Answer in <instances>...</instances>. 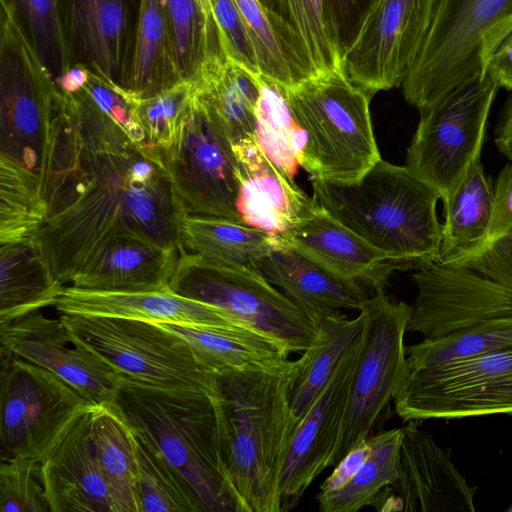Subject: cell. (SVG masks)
<instances>
[{
    "mask_svg": "<svg viewBox=\"0 0 512 512\" xmlns=\"http://www.w3.org/2000/svg\"><path fill=\"white\" fill-rule=\"evenodd\" d=\"M363 321L341 311L325 316L316 327L310 346L295 361L289 388V405L298 425L330 380L340 359L356 340Z\"/></svg>",
    "mask_w": 512,
    "mask_h": 512,
    "instance_id": "obj_32",
    "label": "cell"
},
{
    "mask_svg": "<svg viewBox=\"0 0 512 512\" xmlns=\"http://www.w3.org/2000/svg\"><path fill=\"white\" fill-rule=\"evenodd\" d=\"M508 511H512V504H511V506L509 507Z\"/></svg>",
    "mask_w": 512,
    "mask_h": 512,
    "instance_id": "obj_55",
    "label": "cell"
},
{
    "mask_svg": "<svg viewBox=\"0 0 512 512\" xmlns=\"http://www.w3.org/2000/svg\"><path fill=\"white\" fill-rule=\"evenodd\" d=\"M195 95V83L183 80L138 100V116L147 144L164 151L174 143L192 113Z\"/></svg>",
    "mask_w": 512,
    "mask_h": 512,
    "instance_id": "obj_44",
    "label": "cell"
},
{
    "mask_svg": "<svg viewBox=\"0 0 512 512\" xmlns=\"http://www.w3.org/2000/svg\"><path fill=\"white\" fill-rule=\"evenodd\" d=\"M358 311L363 325L331 467L372 436L406 372L404 335L410 305L392 300L384 291H378L368 296Z\"/></svg>",
    "mask_w": 512,
    "mask_h": 512,
    "instance_id": "obj_9",
    "label": "cell"
},
{
    "mask_svg": "<svg viewBox=\"0 0 512 512\" xmlns=\"http://www.w3.org/2000/svg\"><path fill=\"white\" fill-rule=\"evenodd\" d=\"M135 438L141 512H204L191 486L139 438Z\"/></svg>",
    "mask_w": 512,
    "mask_h": 512,
    "instance_id": "obj_43",
    "label": "cell"
},
{
    "mask_svg": "<svg viewBox=\"0 0 512 512\" xmlns=\"http://www.w3.org/2000/svg\"><path fill=\"white\" fill-rule=\"evenodd\" d=\"M240 182L237 208L247 225L282 235L310 216L318 204L277 167L258 139L233 145Z\"/></svg>",
    "mask_w": 512,
    "mask_h": 512,
    "instance_id": "obj_22",
    "label": "cell"
},
{
    "mask_svg": "<svg viewBox=\"0 0 512 512\" xmlns=\"http://www.w3.org/2000/svg\"><path fill=\"white\" fill-rule=\"evenodd\" d=\"M200 1L203 2L207 7L211 8L210 0H200Z\"/></svg>",
    "mask_w": 512,
    "mask_h": 512,
    "instance_id": "obj_54",
    "label": "cell"
},
{
    "mask_svg": "<svg viewBox=\"0 0 512 512\" xmlns=\"http://www.w3.org/2000/svg\"><path fill=\"white\" fill-rule=\"evenodd\" d=\"M167 10L182 80L196 82L209 65L229 59L211 8L200 0H167Z\"/></svg>",
    "mask_w": 512,
    "mask_h": 512,
    "instance_id": "obj_36",
    "label": "cell"
},
{
    "mask_svg": "<svg viewBox=\"0 0 512 512\" xmlns=\"http://www.w3.org/2000/svg\"><path fill=\"white\" fill-rule=\"evenodd\" d=\"M254 47L259 73L286 89L313 75L289 51L257 0H235Z\"/></svg>",
    "mask_w": 512,
    "mask_h": 512,
    "instance_id": "obj_42",
    "label": "cell"
},
{
    "mask_svg": "<svg viewBox=\"0 0 512 512\" xmlns=\"http://www.w3.org/2000/svg\"><path fill=\"white\" fill-rule=\"evenodd\" d=\"M69 340L97 355L122 378L167 389L213 390V373L188 344L158 323L61 314Z\"/></svg>",
    "mask_w": 512,
    "mask_h": 512,
    "instance_id": "obj_8",
    "label": "cell"
},
{
    "mask_svg": "<svg viewBox=\"0 0 512 512\" xmlns=\"http://www.w3.org/2000/svg\"><path fill=\"white\" fill-rule=\"evenodd\" d=\"M370 453L369 439L351 450L335 467L331 475L320 485V492L342 488L354 476Z\"/></svg>",
    "mask_w": 512,
    "mask_h": 512,
    "instance_id": "obj_51",
    "label": "cell"
},
{
    "mask_svg": "<svg viewBox=\"0 0 512 512\" xmlns=\"http://www.w3.org/2000/svg\"><path fill=\"white\" fill-rule=\"evenodd\" d=\"M281 40L313 75L343 71L326 0H257Z\"/></svg>",
    "mask_w": 512,
    "mask_h": 512,
    "instance_id": "obj_28",
    "label": "cell"
},
{
    "mask_svg": "<svg viewBox=\"0 0 512 512\" xmlns=\"http://www.w3.org/2000/svg\"><path fill=\"white\" fill-rule=\"evenodd\" d=\"M338 49L343 59L377 0H326Z\"/></svg>",
    "mask_w": 512,
    "mask_h": 512,
    "instance_id": "obj_49",
    "label": "cell"
},
{
    "mask_svg": "<svg viewBox=\"0 0 512 512\" xmlns=\"http://www.w3.org/2000/svg\"><path fill=\"white\" fill-rule=\"evenodd\" d=\"M169 289L219 309L237 323L278 342L289 353L305 351L316 332L307 314L250 266H224L183 252Z\"/></svg>",
    "mask_w": 512,
    "mask_h": 512,
    "instance_id": "obj_7",
    "label": "cell"
},
{
    "mask_svg": "<svg viewBox=\"0 0 512 512\" xmlns=\"http://www.w3.org/2000/svg\"><path fill=\"white\" fill-rule=\"evenodd\" d=\"M393 401L403 421L512 413V346L406 369Z\"/></svg>",
    "mask_w": 512,
    "mask_h": 512,
    "instance_id": "obj_13",
    "label": "cell"
},
{
    "mask_svg": "<svg viewBox=\"0 0 512 512\" xmlns=\"http://www.w3.org/2000/svg\"><path fill=\"white\" fill-rule=\"evenodd\" d=\"M279 237L339 277L373 293L383 291L396 270L408 269L337 221L321 206Z\"/></svg>",
    "mask_w": 512,
    "mask_h": 512,
    "instance_id": "obj_23",
    "label": "cell"
},
{
    "mask_svg": "<svg viewBox=\"0 0 512 512\" xmlns=\"http://www.w3.org/2000/svg\"><path fill=\"white\" fill-rule=\"evenodd\" d=\"M91 438L115 512H141L132 429L111 406L98 405L92 414Z\"/></svg>",
    "mask_w": 512,
    "mask_h": 512,
    "instance_id": "obj_35",
    "label": "cell"
},
{
    "mask_svg": "<svg viewBox=\"0 0 512 512\" xmlns=\"http://www.w3.org/2000/svg\"><path fill=\"white\" fill-rule=\"evenodd\" d=\"M494 141L498 150L512 162V90L500 111Z\"/></svg>",
    "mask_w": 512,
    "mask_h": 512,
    "instance_id": "obj_53",
    "label": "cell"
},
{
    "mask_svg": "<svg viewBox=\"0 0 512 512\" xmlns=\"http://www.w3.org/2000/svg\"><path fill=\"white\" fill-rule=\"evenodd\" d=\"M54 307L61 314L108 316L154 323L239 324L219 309L183 297L170 289L113 292L84 290L69 285L64 286Z\"/></svg>",
    "mask_w": 512,
    "mask_h": 512,
    "instance_id": "obj_25",
    "label": "cell"
},
{
    "mask_svg": "<svg viewBox=\"0 0 512 512\" xmlns=\"http://www.w3.org/2000/svg\"><path fill=\"white\" fill-rule=\"evenodd\" d=\"M315 202L369 244L409 268L439 262L438 193L382 158L358 179H312Z\"/></svg>",
    "mask_w": 512,
    "mask_h": 512,
    "instance_id": "obj_3",
    "label": "cell"
},
{
    "mask_svg": "<svg viewBox=\"0 0 512 512\" xmlns=\"http://www.w3.org/2000/svg\"><path fill=\"white\" fill-rule=\"evenodd\" d=\"M1 512H50L41 461L17 457L0 462Z\"/></svg>",
    "mask_w": 512,
    "mask_h": 512,
    "instance_id": "obj_45",
    "label": "cell"
},
{
    "mask_svg": "<svg viewBox=\"0 0 512 512\" xmlns=\"http://www.w3.org/2000/svg\"><path fill=\"white\" fill-rule=\"evenodd\" d=\"M213 392L123 378L112 408L191 486L204 512H243L222 466Z\"/></svg>",
    "mask_w": 512,
    "mask_h": 512,
    "instance_id": "obj_4",
    "label": "cell"
},
{
    "mask_svg": "<svg viewBox=\"0 0 512 512\" xmlns=\"http://www.w3.org/2000/svg\"><path fill=\"white\" fill-rule=\"evenodd\" d=\"M485 73L498 88L512 90V30L489 58Z\"/></svg>",
    "mask_w": 512,
    "mask_h": 512,
    "instance_id": "obj_52",
    "label": "cell"
},
{
    "mask_svg": "<svg viewBox=\"0 0 512 512\" xmlns=\"http://www.w3.org/2000/svg\"><path fill=\"white\" fill-rule=\"evenodd\" d=\"M0 153L39 173L62 91L0 1Z\"/></svg>",
    "mask_w": 512,
    "mask_h": 512,
    "instance_id": "obj_10",
    "label": "cell"
},
{
    "mask_svg": "<svg viewBox=\"0 0 512 512\" xmlns=\"http://www.w3.org/2000/svg\"><path fill=\"white\" fill-rule=\"evenodd\" d=\"M47 216L39 173L0 153V243L32 238Z\"/></svg>",
    "mask_w": 512,
    "mask_h": 512,
    "instance_id": "obj_38",
    "label": "cell"
},
{
    "mask_svg": "<svg viewBox=\"0 0 512 512\" xmlns=\"http://www.w3.org/2000/svg\"><path fill=\"white\" fill-rule=\"evenodd\" d=\"M460 265L512 288V233L482 255Z\"/></svg>",
    "mask_w": 512,
    "mask_h": 512,
    "instance_id": "obj_50",
    "label": "cell"
},
{
    "mask_svg": "<svg viewBox=\"0 0 512 512\" xmlns=\"http://www.w3.org/2000/svg\"><path fill=\"white\" fill-rule=\"evenodd\" d=\"M158 324L183 339L211 373L273 370L291 361L290 353L278 342L241 324Z\"/></svg>",
    "mask_w": 512,
    "mask_h": 512,
    "instance_id": "obj_27",
    "label": "cell"
},
{
    "mask_svg": "<svg viewBox=\"0 0 512 512\" xmlns=\"http://www.w3.org/2000/svg\"><path fill=\"white\" fill-rule=\"evenodd\" d=\"M1 351L62 378L91 404L111 406L122 376L97 355L73 344L59 319L40 310L0 324Z\"/></svg>",
    "mask_w": 512,
    "mask_h": 512,
    "instance_id": "obj_17",
    "label": "cell"
},
{
    "mask_svg": "<svg viewBox=\"0 0 512 512\" xmlns=\"http://www.w3.org/2000/svg\"><path fill=\"white\" fill-rule=\"evenodd\" d=\"M179 256L139 237L120 236L103 246L70 285L92 291L166 290Z\"/></svg>",
    "mask_w": 512,
    "mask_h": 512,
    "instance_id": "obj_26",
    "label": "cell"
},
{
    "mask_svg": "<svg viewBox=\"0 0 512 512\" xmlns=\"http://www.w3.org/2000/svg\"><path fill=\"white\" fill-rule=\"evenodd\" d=\"M40 170L48 216L32 239L63 285L109 241L181 254L177 198L161 152L134 141L83 89L62 91Z\"/></svg>",
    "mask_w": 512,
    "mask_h": 512,
    "instance_id": "obj_1",
    "label": "cell"
},
{
    "mask_svg": "<svg viewBox=\"0 0 512 512\" xmlns=\"http://www.w3.org/2000/svg\"><path fill=\"white\" fill-rule=\"evenodd\" d=\"M435 0H377L345 52L346 76L370 96L402 84L428 32Z\"/></svg>",
    "mask_w": 512,
    "mask_h": 512,
    "instance_id": "obj_15",
    "label": "cell"
},
{
    "mask_svg": "<svg viewBox=\"0 0 512 512\" xmlns=\"http://www.w3.org/2000/svg\"><path fill=\"white\" fill-rule=\"evenodd\" d=\"M0 324L54 306L64 286L32 238L0 243Z\"/></svg>",
    "mask_w": 512,
    "mask_h": 512,
    "instance_id": "obj_29",
    "label": "cell"
},
{
    "mask_svg": "<svg viewBox=\"0 0 512 512\" xmlns=\"http://www.w3.org/2000/svg\"><path fill=\"white\" fill-rule=\"evenodd\" d=\"M95 103L138 143H147L138 116L136 96L89 71L82 87Z\"/></svg>",
    "mask_w": 512,
    "mask_h": 512,
    "instance_id": "obj_46",
    "label": "cell"
},
{
    "mask_svg": "<svg viewBox=\"0 0 512 512\" xmlns=\"http://www.w3.org/2000/svg\"><path fill=\"white\" fill-rule=\"evenodd\" d=\"M141 0H63L72 67L124 88L131 65Z\"/></svg>",
    "mask_w": 512,
    "mask_h": 512,
    "instance_id": "obj_20",
    "label": "cell"
},
{
    "mask_svg": "<svg viewBox=\"0 0 512 512\" xmlns=\"http://www.w3.org/2000/svg\"><path fill=\"white\" fill-rule=\"evenodd\" d=\"M261 95L257 106V139L270 160L294 178L301 166L305 144L283 92L277 84L261 77Z\"/></svg>",
    "mask_w": 512,
    "mask_h": 512,
    "instance_id": "obj_41",
    "label": "cell"
},
{
    "mask_svg": "<svg viewBox=\"0 0 512 512\" xmlns=\"http://www.w3.org/2000/svg\"><path fill=\"white\" fill-rule=\"evenodd\" d=\"M94 407L74 420L41 461L50 512H115L91 438Z\"/></svg>",
    "mask_w": 512,
    "mask_h": 512,
    "instance_id": "obj_21",
    "label": "cell"
},
{
    "mask_svg": "<svg viewBox=\"0 0 512 512\" xmlns=\"http://www.w3.org/2000/svg\"><path fill=\"white\" fill-rule=\"evenodd\" d=\"M181 81L173 49L167 0H141L133 57L124 89L143 99Z\"/></svg>",
    "mask_w": 512,
    "mask_h": 512,
    "instance_id": "obj_34",
    "label": "cell"
},
{
    "mask_svg": "<svg viewBox=\"0 0 512 512\" xmlns=\"http://www.w3.org/2000/svg\"><path fill=\"white\" fill-rule=\"evenodd\" d=\"M280 88L303 131L301 166L312 179L351 182L381 159L369 108L372 96L344 71Z\"/></svg>",
    "mask_w": 512,
    "mask_h": 512,
    "instance_id": "obj_5",
    "label": "cell"
},
{
    "mask_svg": "<svg viewBox=\"0 0 512 512\" xmlns=\"http://www.w3.org/2000/svg\"><path fill=\"white\" fill-rule=\"evenodd\" d=\"M294 366L213 373L222 466L243 512H281L279 482L297 427L289 405Z\"/></svg>",
    "mask_w": 512,
    "mask_h": 512,
    "instance_id": "obj_2",
    "label": "cell"
},
{
    "mask_svg": "<svg viewBox=\"0 0 512 512\" xmlns=\"http://www.w3.org/2000/svg\"><path fill=\"white\" fill-rule=\"evenodd\" d=\"M181 253L229 267L250 266L271 251L279 236L240 220L184 212L179 219Z\"/></svg>",
    "mask_w": 512,
    "mask_h": 512,
    "instance_id": "obj_30",
    "label": "cell"
},
{
    "mask_svg": "<svg viewBox=\"0 0 512 512\" xmlns=\"http://www.w3.org/2000/svg\"><path fill=\"white\" fill-rule=\"evenodd\" d=\"M412 279L417 295L407 331L424 338L512 316V288L466 266L434 262L417 268Z\"/></svg>",
    "mask_w": 512,
    "mask_h": 512,
    "instance_id": "obj_16",
    "label": "cell"
},
{
    "mask_svg": "<svg viewBox=\"0 0 512 512\" xmlns=\"http://www.w3.org/2000/svg\"><path fill=\"white\" fill-rule=\"evenodd\" d=\"M497 85L478 75L421 111L406 166L445 202L481 156Z\"/></svg>",
    "mask_w": 512,
    "mask_h": 512,
    "instance_id": "obj_11",
    "label": "cell"
},
{
    "mask_svg": "<svg viewBox=\"0 0 512 512\" xmlns=\"http://www.w3.org/2000/svg\"><path fill=\"white\" fill-rule=\"evenodd\" d=\"M250 267L282 290L315 327L336 311L359 310L368 297L357 283L345 280L279 237L277 245Z\"/></svg>",
    "mask_w": 512,
    "mask_h": 512,
    "instance_id": "obj_24",
    "label": "cell"
},
{
    "mask_svg": "<svg viewBox=\"0 0 512 512\" xmlns=\"http://www.w3.org/2000/svg\"><path fill=\"white\" fill-rule=\"evenodd\" d=\"M512 346V316L406 346V369L431 368Z\"/></svg>",
    "mask_w": 512,
    "mask_h": 512,
    "instance_id": "obj_39",
    "label": "cell"
},
{
    "mask_svg": "<svg viewBox=\"0 0 512 512\" xmlns=\"http://www.w3.org/2000/svg\"><path fill=\"white\" fill-rule=\"evenodd\" d=\"M0 459L39 461L93 405L62 378L1 351Z\"/></svg>",
    "mask_w": 512,
    "mask_h": 512,
    "instance_id": "obj_12",
    "label": "cell"
},
{
    "mask_svg": "<svg viewBox=\"0 0 512 512\" xmlns=\"http://www.w3.org/2000/svg\"><path fill=\"white\" fill-rule=\"evenodd\" d=\"M474 489L449 455L415 423L403 427L400 473L379 495L381 511L473 512Z\"/></svg>",
    "mask_w": 512,
    "mask_h": 512,
    "instance_id": "obj_19",
    "label": "cell"
},
{
    "mask_svg": "<svg viewBox=\"0 0 512 512\" xmlns=\"http://www.w3.org/2000/svg\"><path fill=\"white\" fill-rule=\"evenodd\" d=\"M160 152L186 213L241 221L237 208L239 169L233 144L197 94L187 123L174 143Z\"/></svg>",
    "mask_w": 512,
    "mask_h": 512,
    "instance_id": "obj_14",
    "label": "cell"
},
{
    "mask_svg": "<svg viewBox=\"0 0 512 512\" xmlns=\"http://www.w3.org/2000/svg\"><path fill=\"white\" fill-rule=\"evenodd\" d=\"M512 30V0H435L421 49L401 86L408 103L429 109L464 82L486 75Z\"/></svg>",
    "mask_w": 512,
    "mask_h": 512,
    "instance_id": "obj_6",
    "label": "cell"
},
{
    "mask_svg": "<svg viewBox=\"0 0 512 512\" xmlns=\"http://www.w3.org/2000/svg\"><path fill=\"white\" fill-rule=\"evenodd\" d=\"M492 200L491 180L478 159L443 202L440 263L460 265L476 255L487 233Z\"/></svg>",
    "mask_w": 512,
    "mask_h": 512,
    "instance_id": "obj_31",
    "label": "cell"
},
{
    "mask_svg": "<svg viewBox=\"0 0 512 512\" xmlns=\"http://www.w3.org/2000/svg\"><path fill=\"white\" fill-rule=\"evenodd\" d=\"M511 233L512 162L507 164L498 175L495 187L493 188L492 210L487 233L478 252L471 259L482 255L495 243L499 242Z\"/></svg>",
    "mask_w": 512,
    "mask_h": 512,
    "instance_id": "obj_48",
    "label": "cell"
},
{
    "mask_svg": "<svg viewBox=\"0 0 512 512\" xmlns=\"http://www.w3.org/2000/svg\"><path fill=\"white\" fill-rule=\"evenodd\" d=\"M228 58L260 76L256 54L235 0H210Z\"/></svg>",
    "mask_w": 512,
    "mask_h": 512,
    "instance_id": "obj_47",
    "label": "cell"
},
{
    "mask_svg": "<svg viewBox=\"0 0 512 512\" xmlns=\"http://www.w3.org/2000/svg\"><path fill=\"white\" fill-rule=\"evenodd\" d=\"M194 83L197 96L213 112L233 145L257 139L260 76L227 59L205 68Z\"/></svg>",
    "mask_w": 512,
    "mask_h": 512,
    "instance_id": "obj_33",
    "label": "cell"
},
{
    "mask_svg": "<svg viewBox=\"0 0 512 512\" xmlns=\"http://www.w3.org/2000/svg\"><path fill=\"white\" fill-rule=\"evenodd\" d=\"M402 434L403 427L372 435L370 453L350 481L338 490L318 493L320 511L357 512L374 506L381 492L399 477Z\"/></svg>",
    "mask_w": 512,
    "mask_h": 512,
    "instance_id": "obj_37",
    "label": "cell"
},
{
    "mask_svg": "<svg viewBox=\"0 0 512 512\" xmlns=\"http://www.w3.org/2000/svg\"><path fill=\"white\" fill-rule=\"evenodd\" d=\"M358 347L359 336L342 356L327 385L294 431L279 482L281 512L297 506L312 482L331 467Z\"/></svg>",
    "mask_w": 512,
    "mask_h": 512,
    "instance_id": "obj_18",
    "label": "cell"
},
{
    "mask_svg": "<svg viewBox=\"0 0 512 512\" xmlns=\"http://www.w3.org/2000/svg\"><path fill=\"white\" fill-rule=\"evenodd\" d=\"M58 82L73 68L67 44L63 0H0Z\"/></svg>",
    "mask_w": 512,
    "mask_h": 512,
    "instance_id": "obj_40",
    "label": "cell"
}]
</instances>
